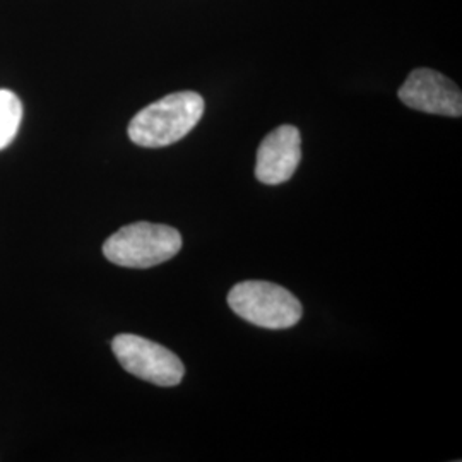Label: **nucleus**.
Listing matches in <instances>:
<instances>
[{
  "label": "nucleus",
  "mask_w": 462,
  "mask_h": 462,
  "mask_svg": "<svg viewBox=\"0 0 462 462\" xmlns=\"http://www.w3.org/2000/svg\"><path fill=\"white\" fill-rule=\"evenodd\" d=\"M204 116V99L194 91H180L151 103L134 116L129 137L141 148H166L182 141Z\"/></svg>",
  "instance_id": "1"
},
{
  "label": "nucleus",
  "mask_w": 462,
  "mask_h": 462,
  "mask_svg": "<svg viewBox=\"0 0 462 462\" xmlns=\"http://www.w3.org/2000/svg\"><path fill=\"white\" fill-rule=\"evenodd\" d=\"M182 245L180 231L166 225L139 221L108 236L103 254L112 264L148 269L173 259Z\"/></svg>",
  "instance_id": "2"
},
{
  "label": "nucleus",
  "mask_w": 462,
  "mask_h": 462,
  "mask_svg": "<svg viewBox=\"0 0 462 462\" xmlns=\"http://www.w3.org/2000/svg\"><path fill=\"white\" fill-rule=\"evenodd\" d=\"M231 310L263 329H290L301 319V303L291 291L269 281H244L228 293Z\"/></svg>",
  "instance_id": "3"
},
{
  "label": "nucleus",
  "mask_w": 462,
  "mask_h": 462,
  "mask_svg": "<svg viewBox=\"0 0 462 462\" xmlns=\"http://www.w3.org/2000/svg\"><path fill=\"white\" fill-rule=\"evenodd\" d=\"M112 351L124 370L154 385L175 387L185 375L182 360L173 351L146 337L118 334L112 341Z\"/></svg>",
  "instance_id": "4"
},
{
  "label": "nucleus",
  "mask_w": 462,
  "mask_h": 462,
  "mask_svg": "<svg viewBox=\"0 0 462 462\" xmlns=\"http://www.w3.org/2000/svg\"><path fill=\"white\" fill-rule=\"evenodd\" d=\"M397 97L406 106L418 112L456 118L462 116L459 86L433 69L411 70Z\"/></svg>",
  "instance_id": "5"
},
{
  "label": "nucleus",
  "mask_w": 462,
  "mask_h": 462,
  "mask_svg": "<svg viewBox=\"0 0 462 462\" xmlns=\"http://www.w3.org/2000/svg\"><path fill=\"white\" fill-rule=\"evenodd\" d=\"M301 162V134L295 125H281L267 134L257 149L255 177L265 185L288 182Z\"/></svg>",
  "instance_id": "6"
},
{
  "label": "nucleus",
  "mask_w": 462,
  "mask_h": 462,
  "mask_svg": "<svg viewBox=\"0 0 462 462\" xmlns=\"http://www.w3.org/2000/svg\"><path fill=\"white\" fill-rule=\"evenodd\" d=\"M23 120V103L13 91L0 89V151L16 137Z\"/></svg>",
  "instance_id": "7"
}]
</instances>
